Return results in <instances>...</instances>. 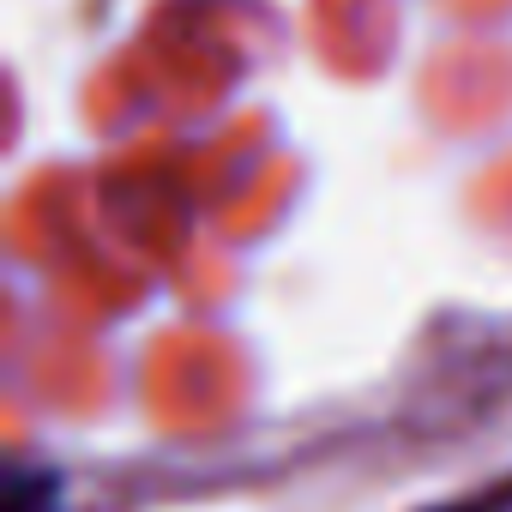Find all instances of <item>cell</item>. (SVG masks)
I'll use <instances>...</instances> for the list:
<instances>
[{"label": "cell", "instance_id": "cell-1", "mask_svg": "<svg viewBox=\"0 0 512 512\" xmlns=\"http://www.w3.org/2000/svg\"><path fill=\"white\" fill-rule=\"evenodd\" d=\"M55 506H61L55 470H13L7 476V512H55Z\"/></svg>", "mask_w": 512, "mask_h": 512}, {"label": "cell", "instance_id": "cell-2", "mask_svg": "<svg viewBox=\"0 0 512 512\" xmlns=\"http://www.w3.org/2000/svg\"><path fill=\"white\" fill-rule=\"evenodd\" d=\"M446 512H488V506H446Z\"/></svg>", "mask_w": 512, "mask_h": 512}]
</instances>
